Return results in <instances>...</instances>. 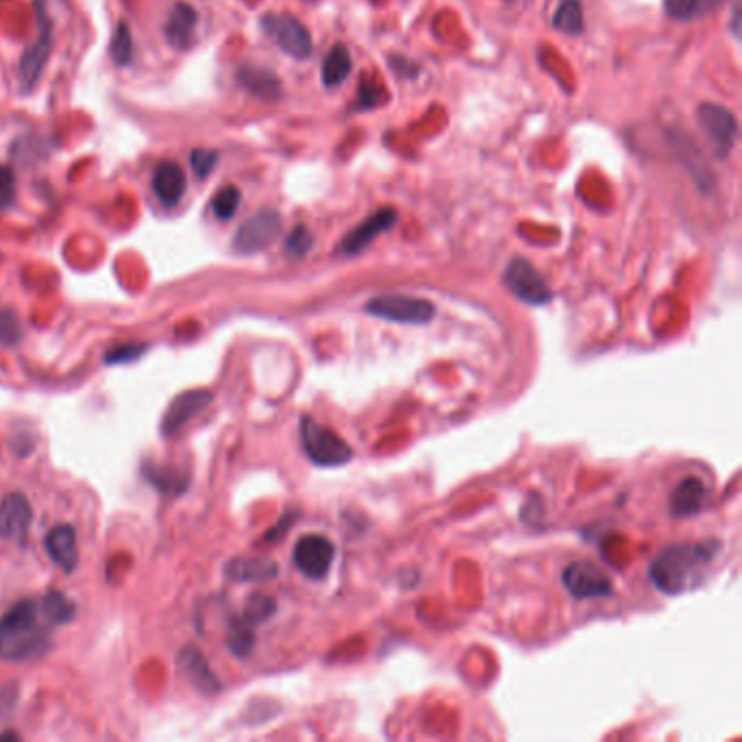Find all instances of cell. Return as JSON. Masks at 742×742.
<instances>
[{
    "instance_id": "34",
    "label": "cell",
    "mask_w": 742,
    "mask_h": 742,
    "mask_svg": "<svg viewBox=\"0 0 742 742\" xmlns=\"http://www.w3.org/2000/svg\"><path fill=\"white\" fill-rule=\"evenodd\" d=\"M144 351H146V346H142V344H133V342L120 344V346H114V349L105 353V364H109V366L131 364L135 360H140Z\"/></svg>"
},
{
    "instance_id": "2",
    "label": "cell",
    "mask_w": 742,
    "mask_h": 742,
    "mask_svg": "<svg viewBox=\"0 0 742 742\" xmlns=\"http://www.w3.org/2000/svg\"><path fill=\"white\" fill-rule=\"evenodd\" d=\"M51 627L40 599L16 603L0 618V660L27 662L48 653L53 647Z\"/></svg>"
},
{
    "instance_id": "31",
    "label": "cell",
    "mask_w": 742,
    "mask_h": 742,
    "mask_svg": "<svg viewBox=\"0 0 742 742\" xmlns=\"http://www.w3.org/2000/svg\"><path fill=\"white\" fill-rule=\"evenodd\" d=\"M253 645H255V636H253V627L246 625L242 618L240 621H236L231 625V634H229V640H227V647L233 655H238V658H246L253 651Z\"/></svg>"
},
{
    "instance_id": "18",
    "label": "cell",
    "mask_w": 742,
    "mask_h": 742,
    "mask_svg": "<svg viewBox=\"0 0 742 742\" xmlns=\"http://www.w3.org/2000/svg\"><path fill=\"white\" fill-rule=\"evenodd\" d=\"M238 83L249 92L251 96L259 98V101H279L283 88L281 81L275 72L257 66H242L238 70Z\"/></svg>"
},
{
    "instance_id": "7",
    "label": "cell",
    "mask_w": 742,
    "mask_h": 742,
    "mask_svg": "<svg viewBox=\"0 0 742 742\" xmlns=\"http://www.w3.org/2000/svg\"><path fill=\"white\" fill-rule=\"evenodd\" d=\"M283 218L275 209H262L255 216H251L236 233L233 240V249L240 255H253L268 249V246L281 236Z\"/></svg>"
},
{
    "instance_id": "10",
    "label": "cell",
    "mask_w": 742,
    "mask_h": 742,
    "mask_svg": "<svg viewBox=\"0 0 742 742\" xmlns=\"http://www.w3.org/2000/svg\"><path fill=\"white\" fill-rule=\"evenodd\" d=\"M562 581L575 599H603L612 595V581L608 573L586 560L568 564L562 573Z\"/></svg>"
},
{
    "instance_id": "1",
    "label": "cell",
    "mask_w": 742,
    "mask_h": 742,
    "mask_svg": "<svg viewBox=\"0 0 742 742\" xmlns=\"http://www.w3.org/2000/svg\"><path fill=\"white\" fill-rule=\"evenodd\" d=\"M719 551V540L673 544V547H666L655 555L649 566V579L664 595H682V592L701 584Z\"/></svg>"
},
{
    "instance_id": "6",
    "label": "cell",
    "mask_w": 742,
    "mask_h": 742,
    "mask_svg": "<svg viewBox=\"0 0 742 742\" xmlns=\"http://www.w3.org/2000/svg\"><path fill=\"white\" fill-rule=\"evenodd\" d=\"M264 33L275 42L283 53L294 59H309L314 53L312 33L305 24L290 14H266L262 16Z\"/></svg>"
},
{
    "instance_id": "9",
    "label": "cell",
    "mask_w": 742,
    "mask_h": 742,
    "mask_svg": "<svg viewBox=\"0 0 742 742\" xmlns=\"http://www.w3.org/2000/svg\"><path fill=\"white\" fill-rule=\"evenodd\" d=\"M697 120L701 131L714 144L719 157H727L732 153L738 140V120L732 111L716 103H703L697 111Z\"/></svg>"
},
{
    "instance_id": "35",
    "label": "cell",
    "mask_w": 742,
    "mask_h": 742,
    "mask_svg": "<svg viewBox=\"0 0 742 742\" xmlns=\"http://www.w3.org/2000/svg\"><path fill=\"white\" fill-rule=\"evenodd\" d=\"M16 194H18L16 172L9 166H0V212H5V209L16 203Z\"/></svg>"
},
{
    "instance_id": "28",
    "label": "cell",
    "mask_w": 742,
    "mask_h": 742,
    "mask_svg": "<svg viewBox=\"0 0 742 742\" xmlns=\"http://www.w3.org/2000/svg\"><path fill=\"white\" fill-rule=\"evenodd\" d=\"M240 203H242V192H240V188H236V185H225V188H220L214 194V199H212V214L218 220H231L233 216H236Z\"/></svg>"
},
{
    "instance_id": "24",
    "label": "cell",
    "mask_w": 742,
    "mask_h": 742,
    "mask_svg": "<svg viewBox=\"0 0 742 742\" xmlns=\"http://www.w3.org/2000/svg\"><path fill=\"white\" fill-rule=\"evenodd\" d=\"M144 477L164 494H181L190 484V477L168 466H146Z\"/></svg>"
},
{
    "instance_id": "16",
    "label": "cell",
    "mask_w": 742,
    "mask_h": 742,
    "mask_svg": "<svg viewBox=\"0 0 742 742\" xmlns=\"http://www.w3.org/2000/svg\"><path fill=\"white\" fill-rule=\"evenodd\" d=\"M44 549L61 571L72 573L79 566V544H77V531L72 525H57L44 540Z\"/></svg>"
},
{
    "instance_id": "32",
    "label": "cell",
    "mask_w": 742,
    "mask_h": 742,
    "mask_svg": "<svg viewBox=\"0 0 742 742\" xmlns=\"http://www.w3.org/2000/svg\"><path fill=\"white\" fill-rule=\"evenodd\" d=\"M218 159H220V155H218V151H214V148H194L192 155H190V164H192L194 175L199 177L201 181H205L216 170Z\"/></svg>"
},
{
    "instance_id": "8",
    "label": "cell",
    "mask_w": 742,
    "mask_h": 742,
    "mask_svg": "<svg viewBox=\"0 0 742 742\" xmlns=\"http://www.w3.org/2000/svg\"><path fill=\"white\" fill-rule=\"evenodd\" d=\"M505 286L510 292L529 305H544L551 301V288L540 272L525 257H514L505 268Z\"/></svg>"
},
{
    "instance_id": "5",
    "label": "cell",
    "mask_w": 742,
    "mask_h": 742,
    "mask_svg": "<svg viewBox=\"0 0 742 742\" xmlns=\"http://www.w3.org/2000/svg\"><path fill=\"white\" fill-rule=\"evenodd\" d=\"M366 314L401 325H427L436 316V305L405 294H386L366 303Z\"/></svg>"
},
{
    "instance_id": "4",
    "label": "cell",
    "mask_w": 742,
    "mask_h": 742,
    "mask_svg": "<svg viewBox=\"0 0 742 742\" xmlns=\"http://www.w3.org/2000/svg\"><path fill=\"white\" fill-rule=\"evenodd\" d=\"M35 14H37V37L35 42L22 53L18 64V83L22 92H31L37 83H40L44 68L51 59L53 51V22L48 18L44 9V0H35Z\"/></svg>"
},
{
    "instance_id": "23",
    "label": "cell",
    "mask_w": 742,
    "mask_h": 742,
    "mask_svg": "<svg viewBox=\"0 0 742 742\" xmlns=\"http://www.w3.org/2000/svg\"><path fill=\"white\" fill-rule=\"evenodd\" d=\"M227 575L236 581H266L277 575V564L266 558H238L227 564Z\"/></svg>"
},
{
    "instance_id": "36",
    "label": "cell",
    "mask_w": 742,
    "mask_h": 742,
    "mask_svg": "<svg viewBox=\"0 0 742 742\" xmlns=\"http://www.w3.org/2000/svg\"><path fill=\"white\" fill-rule=\"evenodd\" d=\"M22 338L20 320L11 312V309H3L0 312V344H16Z\"/></svg>"
},
{
    "instance_id": "3",
    "label": "cell",
    "mask_w": 742,
    "mask_h": 742,
    "mask_svg": "<svg viewBox=\"0 0 742 742\" xmlns=\"http://www.w3.org/2000/svg\"><path fill=\"white\" fill-rule=\"evenodd\" d=\"M301 442L305 455L316 466H342L353 460L349 442L309 416L301 418Z\"/></svg>"
},
{
    "instance_id": "33",
    "label": "cell",
    "mask_w": 742,
    "mask_h": 742,
    "mask_svg": "<svg viewBox=\"0 0 742 742\" xmlns=\"http://www.w3.org/2000/svg\"><path fill=\"white\" fill-rule=\"evenodd\" d=\"M312 249H314V236H312V231H309V229L303 227V225L294 227L292 233L288 236V240H286V253H288L290 257H294V259H303L309 251H312Z\"/></svg>"
},
{
    "instance_id": "27",
    "label": "cell",
    "mask_w": 742,
    "mask_h": 742,
    "mask_svg": "<svg viewBox=\"0 0 742 742\" xmlns=\"http://www.w3.org/2000/svg\"><path fill=\"white\" fill-rule=\"evenodd\" d=\"M277 610V603L272 597L268 595H259V592H255V595H251L249 599H246V605H244V614H242V621L246 625H259L268 621V618L275 614Z\"/></svg>"
},
{
    "instance_id": "20",
    "label": "cell",
    "mask_w": 742,
    "mask_h": 742,
    "mask_svg": "<svg viewBox=\"0 0 742 742\" xmlns=\"http://www.w3.org/2000/svg\"><path fill=\"white\" fill-rule=\"evenodd\" d=\"M703 501H706V486H703L701 481L695 477H686L671 494L669 510L675 518L695 516L697 512H701Z\"/></svg>"
},
{
    "instance_id": "17",
    "label": "cell",
    "mask_w": 742,
    "mask_h": 742,
    "mask_svg": "<svg viewBox=\"0 0 742 742\" xmlns=\"http://www.w3.org/2000/svg\"><path fill=\"white\" fill-rule=\"evenodd\" d=\"M177 664H179V671L183 673V677L188 679L196 690L203 692V695H216V692L220 690V682L216 679L214 671L209 669L203 653L196 647L192 645L183 647L177 658Z\"/></svg>"
},
{
    "instance_id": "11",
    "label": "cell",
    "mask_w": 742,
    "mask_h": 742,
    "mask_svg": "<svg viewBox=\"0 0 742 742\" xmlns=\"http://www.w3.org/2000/svg\"><path fill=\"white\" fill-rule=\"evenodd\" d=\"M333 558H336V547L325 536L309 534L294 544V564L307 579H325Z\"/></svg>"
},
{
    "instance_id": "26",
    "label": "cell",
    "mask_w": 742,
    "mask_h": 742,
    "mask_svg": "<svg viewBox=\"0 0 742 742\" xmlns=\"http://www.w3.org/2000/svg\"><path fill=\"white\" fill-rule=\"evenodd\" d=\"M40 605H42V610H44L46 618L51 621L53 627L70 623L74 614H77L74 603L66 595H61V592H48V595H44L40 599Z\"/></svg>"
},
{
    "instance_id": "15",
    "label": "cell",
    "mask_w": 742,
    "mask_h": 742,
    "mask_svg": "<svg viewBox=\"0 0 742 742\" xmlns=\"http://www.w3.org/2000/svg\"><path fill=\"white\" fill-rule=\"evenodd\" d=\"M185 190H188V179H185V172L177 162H166L157 164L153 172V194L157 196V201L164 207H177Z\"/></svg>"
},
{
    "instance_id": "25",
    "label": "cell",
    "mask_w": 742,
    "mask_h": 742,
    "mask_svg": "<svg viewBox=\"0 0 742 742\" xmlns=\"http://www.w3.org/2000/svg\"><path fill=\"white\" fill-rule=\"evenodd\" d=\"M553 29L568 35L584 33V9L581 0H560L558 11L553 14Z\"/></svg>"
},
{
    "instance_id": "19",
    "label": "cell",
    "mask_w": 742,
    "mask_h": 742,
    "mask_svg": "<svg viewBox=\"0 0 742 742\" xmlns=\"http://www.w3.org/2000/svg\"><path fill=\"white\" fill-rule=\"evenodd\" d=\"M196 20H199V16H196V11L190 5L177 3L175 7H172L170 16H168V22H166V27H164L168 44L179 48V51H185V48H190L192 42H194Z\"/></svg>"
},
{
    "instance_id": "14",
    "label": "cell",
    "mask_w": 742,
    "mask_h": 742,
    "mask_svg": "<svg viewBox=\"0 0 742 742\" xmlns=\"http://www.w3.org/2000/svg\"><path fill=\"white\" fill-rule=\"evenodd\" d=\"M33 523V510L24 494H9L0 501V538L24 542Z\"/></svg>"
},
{
    "instance_id": "21",
    "label": "cell",
    "mask_w": 742,
    "mask_h": 742,
    "mask_svg": "<svg viewBox=\"0 0 742 742\" xmlns=\"http://www.w3.org/2000/svg\"><path fill=\"white\" fill-rule=\"evenodd\" d=\"M353 70V59L349 48L344 44H336L323 59V68H320V79H323V85L329 90L338 88Z\"/></svg>"
},
{
    "instance_id": "30",
    "label": "cell",
    "mask_w": 742,
    "mask_h": 742,
    "mask_svg": "<svg viewBox=\"0 0 742 742\" xmlns=\"http://www.w3.org/2000/svg\"><path fill=\"white\" fill-rule=\"evenodd\" d=\"M388 101V92H386V85H383L381 81L377 79H370V77H364L360 81V92H357V109H373V107H379Z\"/></svg>"
},
{
    "instance_id": "29",
    "label": "cell",
    "mask_w": 742,
    "mask_h": 742,
    "mask_svg": "<svg viewBox=\"0 0 742 742\" xmlns=\"http://www.w3.org/2000/svg\"><path fill=\"white\" fill-rule=\"evenodd\" d=\"M109 53H111V59H114L118 66L131 64V59H133V35H131V27L125 20L118 22L114 37H111Z\"/></svg>"
},
{
    "instance_id": "37",
    "label": "cell",
    "mask_w": 742,
    "mask_h": 742,
    "mask_svg": "<svg viewBox=\"0 0 742 742\" xmlns=\"http://www.w3.org/2000/svg\"><path fill=\"white\" fill-rule=\"evenodd\" d=\"M7 738H14V740H18L20 736H18V734H14V732H7V734H0V740H7Z\"/></svg>"
},
{
    "instance_id": "12",
    "label": "cell",
    "mask_w": 742,
    "mask_h": 742,
    "mask_svg": "<svg viewBox=\"0 0 742 742\" xmlns=\"http://www.w3.org/2000/svg\"><path fill=\"white\" fill-rule=\"evenodd\" d=\"M394 222H397V209H392V207L377 209V212L370 214L364 222H360V225L346 233V236L340 240L338 251L349 257L366 251L368 246L381 236V233H386L394 227Z\"/></svg>"
},
{
    "instance_id": "22",
    "label": "cell",
    "mask_w": 742,
    "mask_h": 742,
    "mask_svg": "<svg viewBox=\"0 0 742 742\" xmlns=\"http://www.w3.org/2000/svg\"><path fill=\"white\" fill-rule=\"evenodd\" d=\"M725 3L727 0H664V11L673 20L690 22L716 14Z\"/></svg>"
},
{
    "instance_id": "13",
    "label": "cell",
    "mask_w": 742,
    "mask_h": 742,
    "mask_svg": "<svg viewBox=\"0 0 742 742\" xmlns=\"http://www.w3.org/2000/svg\"><path fill=\"white\" fill-rule=\"evenodd\" d=\"M212 401H214V394L209 390H188V392L179 394V397L168 405V410L162 418V425H159V429H162V436L166 438L175 436L177 431H181L185 425H188L196 414H201Z\"/></svg>"
}]
</instances>
